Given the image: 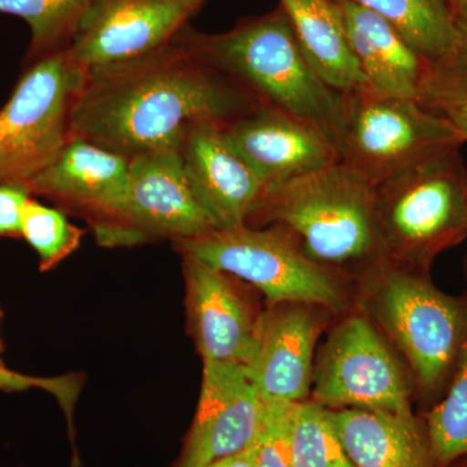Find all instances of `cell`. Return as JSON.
<instances>
[{
  "instance_id": "obj_1",
  "label": "cell",
  "mask_w": 467,
  "mask_h": 467,
  "mask_svg": "<svg viewBox=\"0 0 467 467\" xmlns=\"http://www.w3.org/2000/svg\"><path fill=\"white\" fill-rule=\"evenodd\" d=\"M260 104L178 33L143 57L88 70L72 135L130 160L182 143L192 126L229 124Z\"/></svg>"
},
{
  "instance_id": "obj_2",
  "label": "cell",
  "mask_w": 467,
  "mask_h": 467,
  "mask_svg": "<svg viewBox=\"0 0 467 467\" xmlns=\"http://www.w3.org/2000/svg\"><path fill=\"white\" fill-rule=\"evenodd\" d=\"M245 225L285 227L310 260L352 285L387 261L373 187L342 162L266 187Z\"/></svg>"
},
{
  "instance_id": "obj_3",
  "label": "cell",
  "mask_w": 467,
  "mask_h": 467,
  "mask_svg": "<svg viewBox=\"0 0 467 467\" xmlns=\"http://www.w3.org/2000/svg\"><path fill=\"white\" fill-rule=\"evenodd\" d=\"M353 306L400 353L417 399L434 407L447 392L467 337V296L445 294L430 273L384 261L353 285Z\"/></svg>"
},
{
  "instance_id": "obj_4",
  "label": "cell",
  "mask_w": 467,
  "mask_h": 467,
  "mask_svg": "<svg viewBox=\"0 0 467 467\" xmlns=\"http://www.w3.org/2000/svg\"><path fill=\"white\" fill-rule=\"evenodd\" d=\"M180 36L261 104L318 126L337 146L344 94L326 85L310 66L281 5L229 32L204 34L186 26Z\"/></svg>"
},
{
  "instance_id": "obj_5",
  "label": "cell",
  "mask_w": 467,
  "mask_h": 467,
  "mask_svg": "<svg viewBox=\"0 0 467 467\" xmlns=\"http://www.w3.org/2000/svg\"><path fill=\"white\" fill-rule=\"evenodd\" d=\"M386 260L430 273L436 257L467 238V169L451 147L374 187Z\"/></svg>"
},
{
  "instance_id": "obj_6",
  "label": "cell",
  "mask_w": 467,
  "mask_h": 467,
  "mask_svg": "<svg viewBox=\"0 0 467 467\" xmlns=\"http://www.w3.org/2000/svg\"><path fill=\"white\" fill-rule=\"evenodd\" d=\"M182 256L229 273L263 295L265 304L306 301L335 316L353 306V285L317 265L285 227L243 225L174 242Z\"/></svg>"
},
{
  "instance_id": "obj_7",
  "label": "cell",
  "mask_w": 467,
  "mask_h": 467,
  "mask_svg": "<svg viewBox=\"0 0 467 467\" xmlns=\"http://www.w3.org/2000/svg\"><path fill=\"white\" fill-rule=\"evenodd\" d=\"M465 143L447 119L417 100L373 88L344 94L337 137L339 162L373 189L441 150Z\"/></svg>"
},
{
  "instance_id": "obj_8",
  "label": "cell",
  "mask_w": 467,
  "mask_h": 467,
  "mask_svg": "<svg viewBox=\"0 0 467 467\" xmlns=\"http://www.w3.org/2000/svg\"><path fill=\"white\" fill-rule=\"evenodd\" d=\"M313 367L309 400L322 408L413 413L410 368L373 322L352 306L337 316Z\"/></svg>"
},
{
  "instance_id": "obj_9",
  "label": "cell",
  "mask_w": 467,
  "mask_h": 467,
  "mask_svg": "<svg viewBox=\"0 0 467 467\" xmlns=\"http://www.w3.org/2000/svg\"><path fill=\"white\" fill-rule=\"evenodd\" d=\"M86 73L67 47L34 58L0 109V183L26 184L69 143Z\"/></svg>"
},
{
  "instance_id": "obj_10",
  "label": "cell",
  "mask_w": 467,
  "mask_h": 467,
  "mask_svg": "<svg viewBox=\"0 0 467 467\" xmlns=\"http://www.w3.org/2000/svg\"><path fill=\"white\" fill-rule=\"evenodd\" d=\"M92 230L104 247H133L159 239L174 243L199 238L217 225L196 199L181 144H174L130 159L121 204Z\"/></svg>"
},
{
  "instance_id": "obj_11",
  "label": "cell",
  "mask_w": 467,
  "mask_h": 467,
  "mask_svg": "<svg viewBox=\"0 0 467 467\" xmlns=\"http://www.w3.org/2000/svg\"><path fill=\"white\" fill-rule=\"evenodd\" d=\"M183 257L190 334L202 364L250 361L266 304L263 295L229 273ZM264 299V297H263Z\"/></svg>"
},
{
  "instance_id": "obj_12",
  "label": "cell",
  "mask_w": 467,
  "mask_h": 467,
  "mask_svg": "<svg viewBox=\"0 0 467 467\" xmlns=\"http://www.w3.org/2000/svg\"><path fill=\"white\" fill-rule=\"evenodd\" d=\"M337 316L306 301L267 304L244 370L265 404L308 400L316 347Z\"/></svg>"
},
{
  "instance_id": "obj_13",
  "label": "cell",
  "mask_w": 467,
  "mask_h": 467,
  "mask_svg": "<svg viewBox=\"0 0 467 467\" xmlns=\"http://www.w3.org/2000/svg\"><path fill=\"white\" fill-rule=\"evenodd\" d=\"M205 0H94L67 46L85 70L140 57L173 41Z\"/></svg>"
},
{
  "instance_id": "obj_14",
  "label": "cell",
  "mask_w": 467,
  "mask_h": 467,
  "mask_svg": "<svg viewBox=\"0 0 467 467\" xmlns=\"http://www.w3.org/2000/svg\"><path fill=\"white\" fill-rule=\"evenodd\" d=\"M265 402L232 364H202L201 398L177 467H213L256 441Z\"/></svg>"
},
{
  "instance_id": "obj_15",
  "label": "cell",
  "mask_w": 467,
  "mask_h": 467,
  "mask_svg": "<svg viewBox=\"0 0 467 467\" xmlns=\"http://www.w3.org/2000/svg\"><path fill=\"white\" fill-rule=\"evenodd\" d=\"M223 129L265 189L339 162L333 138L322 129L264 104Z\"/></svg>"
},
{
  "instance_id": "obj_16",
  "label": "cell",
  "mask_w": 467,
  "mask_h": 467,
  "mask_svg": "<svg viewBox=\"0 0 467 467\" xmlns=\"http://www.w3.org/2000/svg\"><path fill=\"white\" fill-rule=\"evenodd\" d=\"M223 126H192L181 156L190 186L217 229H233L247 223L265 187L227 142Z\"/></svg>"
},
{
  "instance_id": "obj_17",
  "label": "cell",
  "mask_w": 467,
  "mask_h": 467,
  "mask_svg": "<svg viewBox=\"0 0 467 467\" xmlns=\"http://www.w3.org/2000/svg\"><path fill=\"white\" fill-rule=\"evenodd\" d=\"M130 160L82 138H72L57 159L26 184L98 225L112 216L124 199Z\"/></svg>"
},
{
  "instance_id": "obj_18",
  "label": "cell",
  "mask_w": 467,
  "mask_h": 467,
  "mask_svg": "<svg viewBox=\"0 0 467 467\" xmlns=\"http://www.w3.org/2000/svg\"><path fill=\"white\" fill-rule=\"evenodd\" d=\"M356 467H434L425 420L373 409H327Z\"/></svg>"
},
{
  "instance_id": "obj_19",
  "label": "cell",
  "mask_w": 467,
  "mask_h": 467,
  "mask_svg": "<svg viewBox=\"0 0 467 467\" xmlns=\"http://www.w3.org/2000/svg\"><path fill=\"white\" fill-rule=\"evenodd\" d=\"M359 67L374 91L417 100L429 64L383 17L350 0H337Z\"/></svg>"
},
{
  "instance_id": "obj_20",
  "label": "cell",
  "mask_w": 467,
  "mask_h": 467,
  "mask_svg": "<svg viewBox=\"0 0 467 467\" xmlns=\"http://www.w3.org/2000/svg\"><path fill=\"white\" fill-rule=\"evenodd\" d=\"M301 51L325 84L340 94L371 88L347 33L337 0H279Z\"/></svg>"
},
{
  "instance_id": "obj_21",
  "label": "cell",
  "mask_w": 467,
  "mask_h": 467,
  "mask_svg": "<svg viewBox=\"0 0 467 467\" xmlns=\"http://www.w3.org/2000/svg\"><path fill=\"white\" fill-rule=\"evenodd\" d=\"M383 17L430 67L447 63L457 48L448 0H350Z\"/></svg>"
},
{
  "instance_id": "obj_22",
  "label": "cell",
  "mask_w": 467,
  "mask_h": 467,
  "mask_svg": "<svg viewBox=\"0 0 467 467\" xmlns=\"http://www.w3.org/2000/svg\"><path fill=\"white\" fill-rule=\"evenodd\" d=\"M463 270L467 281V256ZM422 418L434 467H451L467 459V337L447 392Z\"/></svg>"
},
{
  "instance_id": "obj_23",
  "label": "cell",
  "mask_w": 467,
  "mask_h": 467,
  "mask_svg": "<svg viewBox=\"0 0 467 467\" xmlns=\"http://www.w3.org/2000/svg\"><path fill=\"white\" fill-rule=\"evenodd\" d=\"M94 0H0V14L26 21L30 29L29 57L38 58L69 46Z\"/></svg>"
},
{
  "instance_id": "obj_24",
  "label": "cell",
  "mask_w": 467,
  "mask_h": 467,
  "mask_svg": "<svg viewBox=\"0 0 467 467\" xmlns=\"http://www.w3.org/2000/svg\"><path fill=\"white\" fill-rule=\"evenodd\" d=\"M292 467H356L344 451L328 410L308 400L294 405Z\"/></svg>"
},
{
  "instance_id": "obj_25",
  "label": "cell",
  "mask_w": 467,
  "mask_h": 467,
  "mask_svg": "<svg viewBox=\"0 0 467 467\" xmlns=\"http://www.w3.org/2000/svg\"><path fill=\"white\" fill-rule=\"evenodd\" d=\"M84 234L60 209L46 207L33 198L24 208L21 238L38 254L42 270H50L70 256L81 244Z\"/></svg>"
},
{
  "instance_id": "obj_26",
  "label": "cell",
  "mask_w": 467,
  "mask_h": 467,
  "mask_svg": "<svg viewBox=\"0 0 467 467\" xmlns=\"http://www.w3.org/2000/svg\"><path fill=\"white\" fill-rule=\"evenodd\" d=\"M451 9L457 34L456 52L447 63L427 66L418 103L441 98L467 97V0H454Z\"/></svg>"
},
{
  "instance_id": "obj_27",
  "label": "cell",
  "mask_w": 467,
  "mask_h": 467,
  "mask_svg": "<svg viewBox=\"0 0 467 467\" xmlns=\"http://www.w3.org/2000/svg\"><path fill=\"white\" fill-rule=\"evenodd\" d=\"M295 404H265L254 441L256 467H292L291 420Z\"/></svg>"
},
{
  "instance_id": "obj_28",
  "label": "cell",
  "mask_w": 467,
  "mask_h": 467,
  "mask_svg": "<svg viewBox=\"0 0 467 467\" xmlns=\"http://www.w3.org/2000/svg\"><path fill=\"white\" fill-rule=\"evenodd\" d=\"M32 196L26 184L0 183V238H21L24 208Z\"/></svg>"
},
{
  "instance_id": "obj_29",
  "label": "cell",
  "mask_w": 467,
  "mask_h": 467,
  "mask_svg": "<svg viewBox=\"0 0 467 467\" xmlns=\"http://www.w3.org/2000/svg\"><path fill=\"white\" fill-rule=\"evenodd\" d=\"M67 384L63 379H46V378H36L24 376L16 371L9 370L5 365H0V391L18 392L30 389H43L57 396L58 400L64 405V409L69 413V407L72 408V398L67 392Z\"/></svg>"
},
{
  "instance_id": "obj_30",
  "label": "cell",
  "mask_w": 467,
  "mask_h": 467,
  "mask_svg": "<svg viewBox=\"0 0 467 467\" xmlns=\"http://www.w3.org/2000/svg\"><path fill=\"white\" fill-rule=\"evenodd\" d=\"M420 106L447 119L467 142V97L441 98Z\"/></svg>"
},
{
  "instance_id": "obj_31",
  "label": "cell",
  "mask_w": 467,
  "mask_h": 467,
  "mask_svg": "<svg viewBox=\"0 0 467 467\" xmlns=\"http://www.w3.org/2000/svg\"><path fill=\"white\" fill-rule=\"evenodd\" d=\"M214 467H256V459H254V447L247 448V450L239 451L234 456L221 461Z\"/></svg>"
},
{
  "instance_id": "obj_32",
  "label": "cell",
  "mask_w": 467,
  "mask_h": 467,
  "mask_svg": "<svg viewBox=\"0 0 467 467\" xmlns=\"http://www.w3.org/2000/svg\"><path fill=\"white\" fill-rule=\"evenodd\" d=\"M448 2H450V5H451V3L454 2V0H448Z\"/></svg>"
},
{
  "instance_id": "obj_33",
  "label": "cell",
  "mask_w": 467,
  "mask_h": 467,
  "mask_svg": "<svg viewBox=\"0 0 467 467\" xmlns=\"http://www.w3.org/2000/svg\"><path fill=\"white\" fill-rule=\"evenodd\" d=\"M0 350H2V348H0ZM0 365H3V364H2V359H0Z\"/></svg>"
},
{
  "instance_id": "obj_34",
  "label": "cell",
  "mask_w": 467,
  "mask_h": 467,
  "mask_svg": "<svg viewBox=\"0 0 467 467\" xmlns=\"http://www.w3.org/2000/svg\"><path fill=\"white\" fill-rule=\"evenodd\" d=\"M465 467H467V466H465Z\"/></svg>"
},
{
  "instance_id": "obj_35",
  "label": "cell",
  "mask_w": 467,
  "mask_h": 467,
  "mask_svg": "<svg viewBox=\"0 0 467 467\" xmlns=\"http://www.w3.org/2000/svg\"><path fill=\"white\" fill-rule=\"evenodd\" d=\"M214 467V466H213Z\"/></svg>"
}]
</instances>
